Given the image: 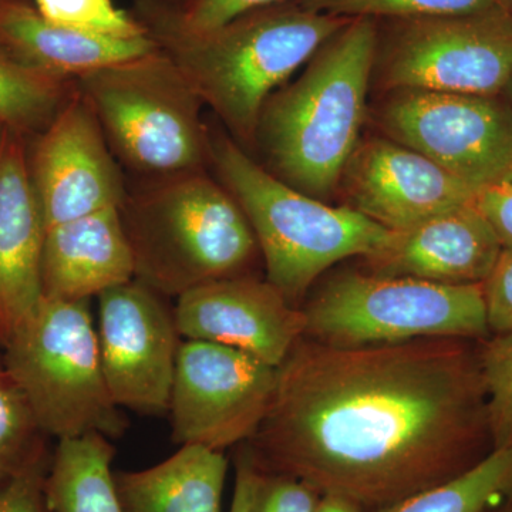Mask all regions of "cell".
I'll use <instances>...</instances> for the list:
<instances>
[{
	"label": "cell",
	"instance_id": "cell-1",
	"mask_svg": "<svg viewBox=\"0 0 512 512\" xmlns=\"http://www.w3.org/2000/svg\"><path fill=\"white\" fill-rule=\"evenodd\" d=\"M478 345L335 348L302 338L245 443L252 460L367 512L470 470L494 450Z\"/></svg>",
	"mask_w": 512,
	"mask_h": 512
},
{
	"label": "cell",
	"instance_id": "cell-2",
	"mask_svg": "<svg viewBox=\"0 0 512 512\" xmlns=\"http://www.w3.org/2000/svg\"><path fill=\"white\" fill-rule=\"evenodd\" d=\"M377 45L376 20L350 19L319 47L295 82L268 97L254 141L265 170L320 201L339 190L362 138Z\"/></svg>",
	"mask_w": 512,
	"mask_h": 512
},
{
	"label": "cell",
	"instance_id": "cell-3",
	"mask_svg": "<svg viewBox=\"0 0 512 512\" xmlns=\"http://www.w3.org/2000/svg\"><path fill=\"white\" fill-rule=\"evenodd\" d=\"M349 20L286 0L207 32L157 23L141 28L228 128L229 137L247 150L254 147L268 97Z\"/></svg>",
	"mask_w": 512,
	"mask_h": 512
},
{
	"label": "cell",
	"instance_id": "cell-4",
	"mask_svg": "<svg viewBox=\"0 0 512 512\" xmlns=\"http://www.w3.org/2000/svg\"><path fill=\"white\" fill-rule=\"evenodd\" d=\"M119 210L134 279L161 296L245 275L259 251L244 211L208 170L127 185Z\"/></svg>",
	"mask_w": 512,
	"mask_h": 512
},
{
	"label": "cell",
	"instance_id": "cell-5",
	"mask_svg": "<svg viewBox=\"0 0 512 512\" xmlns=\"http://www.w3.org/2000/svg\"><path fill=\"white\" fill-rule=\"evenodd\" d=\"M215 178L244 211L264 256L266 281L296 306L323 272L343 259L369 258L390 229L348 205L332 207L265 170L234 138L208 126Z\"/></svg>",
	"mask_w": 512,
	"mask_h": 512
},
{
	"label": "cell",
	"instance_id": "cell-6",
	"mask_svg": "<svg viewBox=\"0 0 512 512\" xmlns=\"http://www.w3.org/2000/svg\"><path fill=\"white\" fill-rule=\"evenodd\" d=\"M74 83L117 163L138 180L210 168L204 104L158 47Z\"/></svg>",
	"mask_w": 512,
	"mask_h": 512
},
{
	"label": "cell",
	"instance_id": "cell-7",
	"mask_svg": "<svg viewBox=\"0 0 512 512\" xmlns=\"http://www.w3.org/2000/svg\"><path fill=\"white\" fill-rule=\"evenodd\" d=\"M3 369L25 396L40 431L57 440L126 431L104 379L89 301L43 298L10 332Z\"/></svg>",
	"mask_w": 512,
	"mask_h": 512
},
{
	"label": "cell",
	"instance_id": "cell-8",
	"mask_svg": "<svg viewBox=\"0 0 512 512\" xmlns=\"http://www.w3.org/2000/svg\"><path fill=\"white\" fill-rule=\"evenodd\" d=\"M302 312L303 338L335 348L491 335L483 284H437L367 269L333 275Z\"/></svg>",
	"mask_w": 512,
	"mask_h": 512
},
{
	"label": "cell",
	"instance_id": "cell-9",
	"mask_svg": "<svg viewBox=\"0 0 512 512\" xmlns=\"http://www.w3.org/2000/svg\"><path fill=\"white\" fill-rule=\"evenodd\" d=\"M375 72L394 90L501 96L512 73V13L503 3L467 15L392 20Z\"/></svg>",
	"mask_w": 512,
	"mask_h": 512
},
{
	"label": "cell",
	"instance_id": "cell-10",
	"mask_svg": "<svg viewBox=\"0 0 512 512\" xmlns=\"http://www.w3.org/2000/svg\"><path fill=\"white\" fill-rule=\"evenodd\" d=\"M377 123L476 192L512 174V109L503 96L394 90Z\"/></svg>",
	"mask_w": 512,
	"mask_h": 512
},
{
	"label": "cell",
	"instance_id": "cell-11",
	"mask_svg": "<svg viewBox=\"0 0 512 512\" xmlns=\"http://www.w3.org/2000/svg\"><path fill=\"white\" fill-rule=\"evenodd\" d=\"M276 380L278 367L241 350L181 342L168 407L174 443L220 451L248 443L268 413Z\"/></svg>",
	"mask_w": 512,
	"mask_h": 512
},
{
	"label": "cell",
	"instance_id": "cell-12",
	"mask_svg": "<svg viewBox=\"0 0 512 512\" xmlns=\"http://www.w3.org/2000/svg\"><path fill=\"white\" fill-rule=\"evenodd\" d=\"M97 340L111 399L131 412H168L181 336L163 296L137 279L101 293Z\"/></svg>",
	"mask_w": 512,
	"mask_h": 512
},
{
	"label": "cell",
	"instance_id": "cell-13",
	"mask_svg": "<svg viewBox=\"0 0 512 512\" xmlns=\"http://www.w3.org/2000/svg\"><path fill=\"white\" fill-rule=\"evenodd\" d=\"M37 136L28 164L46 231L121 207L127 195L123 168L79 90Z\"/></svg>",
	"mask_w": 512,
	"mask_h": 512
},
{
	"label": "cell",
	"instance_id": "cell-14",
	"mask_svg": "<svg viewBox=\"0 0 512 512\" xmlns=\"http://www.w3.org/2000/svg\"><path fill=\"white\" fill-rule=\"evenodd\" d=\"M348 207L390 231L474 204L477 192L390 138H360L339 183Z\"/></svg>",
	"mask_w": 512,
	"mask_h": 512
},
{
	"label": "cell",
	"instance_id": "cell-15",
	"mask_svg": "<svg viewBox=\"0 0 512 512\" xmlns=\"http://www.w3.org/2000/svg\"><path fill=\"white\" fill-rule=\"evenodd\" d=\"M175 325L185 340L218 343L279 367L305 333L302 309L268 281L248 274L218 279L177 298Z\"/></svg>",
	"mask_w": 512,
	"mask_h": 512
},
{
	"label": "cell",
	"instance_id": "cell-16",
	"mask_svg": "<svg viewBox=\"0 0 512 512\" xmlns=\"http://www.w3.org/2000/svg\"><path fill=\"white\" fill-rule=\"evenodd\" d=\"M503 244L476 204L444 212L403 231H392L377 254L365 258L367 271L409 276L437 284H483Z\"/></svg>",
	"mask_w": 512,
	"mask_h": 512
},
{
	"label": "cell",
	"instance_id": "cell-17",
	"mask_svg": "<svg viewBox=\"0 0 512 512\" xmlns=\"http://www.w3.org/2000/svg\"><path fill=\"white\" fill-rule=\"evenodd\" d=\"M23 134L6 131L0 153V322L3 343L43 299L46 224L30 180Z\"/></svg>",
	"mask_w": 512,
	"mask_h": 512
},
{
	"label": "cell",
	"instance_id": "cell-18",
	"mask_svg": "<svg viewBox=\"0 0 512 512\" xmlns=\"http://www.w3.org/2000/svg\"><path fill=\"white\" fill-rule=\"evenodd\" d=\"M134 279L119 208L49 228L42 252L43 298L89 301Z\"/></svg>",
	"mask_w": 512,
	"mask_h": 512
},
{
	"label": "cell",
	"instance_id": "cell-19",
	"mask_svg": "<svg viewBox=\"0 0 512 512\" xmlns=\"http://www.w3.org/2000/svg\"><path fill=\"white\" fill-rule=\"evenodd\" d=\"M0 46L23 66L70 82L157 49L147 35L117 39L63 28L23 0H0Z\"/></svg>",
	"mask_w": 512,
	"mask_h": 512
},
{
	"label": "cell",
	"instance_id": "cell-20",
	"mask_svg": "<svg viewBox=\"0 0 512 512\" xmlns=\"http://www.w3.org/2000/svg\"><path fill=\"white\" fill-rule=\"evenodd\" d=\"M224 451L180 446L156 466L114 473L124 512H222L228 476Z\"/></svg>",
	"mask_w": 512,
	"mask_h": 512
},
{
	"label": "cell",
	"instance_id": "cell-21",
	"mask_svg": "<svg viewBox=\"0 0 512 512\" xmlns=\"http://www.w3.org/2000/svg\"><path fill=\"white\" fill-rule=\"evenodd\" d=\"M114 447L99 433L57 440L47 468L50 512H124L114 480Z\"/></svg>",
	"mask_w": 512,
	"mask_h": 512
},
{
	"label": "cell",
	"instance_id": "cell-22",
	"mask_svg": "<svg viewBox=\"0 0 512 512\" xmlns=\"http://www.w3.org/2000/svg\"><path fill=\"white\" fill-rule=\"evenodd\" d=\"M512 490V440L470 470L377 512H490Z\"/></svg>",
	"mask_w": 512,
	"mask_h": 512
},
{
	"label": "cell",
	"instance_id": "cell-23",
	"mask_svg": "<svg viewBox=\"0 0 512 512\" xmlns=\"http://www.w3.org/2000/svg\"><path fill=\"white\" fill-rule=\"evenodd\" d=\"M76 83L29 67L0 46V124L23 134H40L76 93Z\"/></svg>",
	"mask_w": 512,
	"mask_h": 512
},
{
	"label": "cell",
	"instance_id": "cell-24",
	"mask_svg": "<svg viewBox=\"0 0 512 512\" xmlns=\"http://www.w3.org/2000/svg\"><path fill=\"white\" fill-rule=\"evenodd\" d=\"M281 2L286 0H136L131 16L140 26L157 23L184 32H207Z\"/></svg>",
	"mask_w": 512,
	"mask_h": 512
},
{
	"label": "cell",
	"instance_id": "cell-25",
	"mask_svg": "<svg viewBox=\"0 0 512 512\" xmlns=\"http://www.w3.org/2000/svg\"><path fill=\"white\" fill-rule=\"evenodd\" d=\"M303 8L338 18L417 19L467 15L500 3V0H295Z\"/></svg>",
	"mask_w": 512,
	"mask_h": 512
},
{
	"label": "cell",
	"instance_id": "cell-26",
	"mask_svg": "<svg viewBox=\"0 0 512 512\" xmlns=\"http://www.w3.org/2000/svg\"><path fill=\"white\" fill-rule=\"evenodd\" d=\"M478 355L494 448L504 446L512 440V332L480 340Z\"/></svg>",
	"mask_w": 512,
	"mask_h": 512
},
{
	"label": "cell",
	"instance_id": "cell-27",
	"mask_svg": "<svg viewBox=\"0 0 512 512\" xmlns=\"http://www.w3.org/2000/svg\"><path fill=\"white\" fill-rule=\"evenodd\" d=\"M39 434L32 410L12 377L0 367V467L15 474L42 456Z\"/></svg>",
	"mask_w": 512,
	"mask_h": 512
},
{
	"label": "cell",
	"instance_id": "cell-28",
	"mask_svg": "<svg viewBox=\"0 0 512 512\" xmlns=\"http://www.w3.org/2000/svg\"><path fill=\"white\" fill-rule=\"evenodd\" d=\"M36 9L49 22L79 32L117 39L146 36L131 13L111 0H36Z\"/></svg>",
	"mask_w": 512,
	"mask_h": 512
},
{
	"label": "cell",
	"instance_id": "cell-29",
	"mask_svg": "<svg viewBox=\"0 0 512 512\" xmlns=\"http://www.w3.org/2000/svg\"><path fill=\"white\" fill-rule=\"evenodd\" d=\"M320 497L318 490L299 478L261 471L252 512H315Z\"/></svg>",
	"mask_w": 512,
	"mask_h": 512
},
{
	"label": "cell",
	"instance_id": "cell-30",
	"mask_svg": "<svg viewBox=\"0 0 512 512\" xmlns=\"http://www.w3.org/2000/svg\"><path fill=\"white\" fill-rule=\"evenodd\" d=\"M46 474L45 454L16 471L0 490V512H50Z\"/></svg>",
	"mask_w": 512,
	"mask_h": 512
},
{
	"label": "cell",
	"instance_id": "cell-31",
	"mask_svg": "<svg viewBox=\"0 0 512 512\" xmlns=\"http://www.w3.org/2000/svg\"><path fill=\"white\" fill-rule=\"evenodd\" d=\"M483 288L491 335L512 332V248H503Z\"/></svg>",
	"mask_w": 512,
	"mask_h": 512
},
{
	"label": "cell",
	"instance_id": "cell-32",
	"mask_svg": "<svg viewBox=\"0 0 512 512\" xmlns=\"http://www.w3.org/2000/svg\"><path fill=\"white\" fill-rule=\"evenodd\" d=\"M478 211L490 222L504 248H512V174L476 194Z\"/></svg>",
	"mask_w": 512,
	"mask_h": 512
},
{
	"label": "cell",
	"instance_id": "cell-33",
	"mask_svg": "<svg viewBox=\"0 0 512 512\" xmlns=\"http://www.w3.org/2000/svg\"><path fill=\"white\" fill-rule=\"evenodd\" d=\"M259 476L261 471L252 460L249 448H242L235 460L234 494L229 512H252Z\"/></svg>",
	"mask_w": 512,
	"mask_h": 512
},
{
	"label": "cell",
	"instance_id": "cell-34",
	"mask_svg": "<svg viewBox=\"0 0 512 512\" xmlns=\"http://www.w3.org/2000/svg\"><path fill=\"white\" fill-rule=\"evenodd\" d=\"M315 512H367L355 501L335 494H322Z\"/></svg>",
	"mask_w": 512,
	"mask_h": 512
},
{
	"label": "cell",
	"instance_id": "cell-35",
	"mask_svg": "<svg viewBox=\"0 0 512 512\" xmlns=\"http://www.w3.org/2000/svg\"><path fill=\"white\" fill-rule=\"evenodd\" d=\"M501 96H503L505 101H507V103L510 104L512 109V73L510 79H508L507 84H505L503 94H501Z\"/></svg>",
	"mask_w": 512,
	"mask_h": 512
},
{
	"label": "cell",
	"instance_id": "cell-36",
	"mask_svg": "<svg viewBox=\"0 0 512 512\" xmlns=\"http://www.w3.org/2000/svg\"><path fill=\"white\" fill-rule=\"evenodd\" d=\"M12 476L13 474H10L5 468L0 467V490H2L3 485H5L6 481Z\"/></svg>",
	"mask_w": 512,
	"mask_h": 512
},
{
	"label": "cell",
	"instance_id": "cell-37",
	"mask_svg": "<svg viewBox=\"0 0 512 512\" xmlns=\"http://www.w3.org/2000/svg\"><path fill=\"white\" fill-rule=\"evenodd\" d=\"M6 131L8 128L0 124V153H2L3 143H5Z\"/></svg>",
	"mask_w": 512,
	"mask_h": 512
},
{
	"label": "cell",
	"instance_id": "cell-38",
	"mask_svg": "<svg viewBox=\"0 0 512 512\" xmlns=\"http://www.w3.org/2000/svg\"><path fill=\"white\" fill-rule=\"evenodd\" d=\"M504 507L507 512H512V490L511 493L508 494V497L504 500Z\"/></svg>",
	"mask_w": 512,
	"mask_h": 512
},
{
	"label": "cell",
	"instance_id": "cell-39",
	"mask_svg": "<svg viewBox=\"0 0 512 512\" xmlns=\"http://www.w3.org/2000/svg\"><path fill=\"white\" fill-rule=\"evenodd\" d=\"M2 352H3V335H2V322H0V367H2Z\"/></svg>",
	"mask_w": 512,
	"mask_h": 512
},
{
	"label": "cell",
	"instance_id": "cell-40",
	"mask_svg": "<svg viewBox=\"0 0 512 512\" xmlns=\"http://www.w3.org/2000/svg\"><path fill=\"white\" fill-rule=\"evenodd\" d=\"M503 503H504V501H503ZM503 503H501L500 505H497V507H494L493 510H491L490 512H507V510H505Z\"/></svg>",
	"mask_w": 512,
	"mask_h": 512
},
{
	"label": "cell",
	"instance_id": "cell-41",
	"mask_svg": "<svg viewBox=\"0 0 512 512\" xmlns=\"http://www.w3.org/2000/svg\"><path fill=\"white\" fill-rule=\"evenodd\" d=\"M500 2L512 13V0H500Z\"/></svg>",
	"mask_w": 512,
	"mask_h": 512
}]
</instances>
